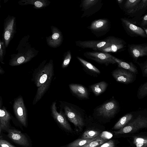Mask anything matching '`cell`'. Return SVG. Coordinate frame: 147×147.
Returning a JSON list of instances; mask_svg holds the SVG:
<instances>
[{
  "label": "cell",
  "mask_w": 147,
  "mask_h": 147,
  "mask_svg": "<svg viewBox=\"0 0 147 147\" xmlns=\"http://www.w3.org/2000/svg\"><path fill=\"white\" fill-rule=\"evenodd\" d=\"M47 62L46 60L43 61L32 74V80L37 88L32 102L33 105L40 100L48 91L54 76L53 61L50 59Z\"/></svg>",
  "instance_id": "1"
},
{
  "label": "cell",
  "mask_w": 147,
  "mask_h": 147,
  "mask_svg": "<svg viewBox=\"0 0 147 147\" xmlns=\"http://www.w3.org/2000/svg\"><path fill=\"white\" fill-rule=\"evenodd\" d=\"M30 36L23 37L16 49V53L11 55L9 64L11 66L19 65L31 61L36 56L39 51L31 47L29 41Z\"/></svg>",
  "instance_id": "2"
},
{
  "label": "cell",
  "mask_w": 147,
  "mask_h": 147,
  "mask_svg": "<svg viewBox=\"0 0 147 147\" xmlns=\"http://www.w3.org/2000/svg\"><path fill=\"white\" fill-rule=\"evenodd\" d=\"M121 38L113 36H108L103 40H78L76 41V45L83 49H90L94 51H100L107 48Z\"/></svg>",
  "instance_id": "3"
},
{
  "label": "cell",
  "mask_w": 147,
  "mask_h": 147,
  "mask_svg": "<svg viewBox=\"0 0 147 147\" xmlns=\"http://www.w3.org/2000/svg\"><path fill=\"white\" fill-rule=\"evenodd\" d=\"M16 33V18L9 15L4 20L2 40L7 48Z\"/></svg>",
  "instance_id": "4"
},
{
  "label": "cell",
  "mask_w": 147,
  "mask_h": 147,
  "mask_svg": "<svg viewBox=\"0 0 147 147\" xmlns=\"http://www.w3.org/2000/svg\"><path fill=\"white\" fill-rule=\"evenodd\" d=\"M61 107L64 111L65 115L74 125L82 129L84 125L83 119L80 113L73 107L62 102Z\"/></svg>",
  "instance_id": "5"
},
{
  "label": "cell",
  "mask_w": 147,
  "mask_h": 147,
  "mask_svg": "<svg viewBox=\"0 0 147 147\" xmlns=\"http://www.w3.org/2000/svg\"><path fill=\"white\" fill-rule=\"evenodd\" d=\"M147 127V118L139 115L133 121L128 123L122 128L113 132L115 135L132 133Z\"/></svg>",
  "instance_id": "6"
},
{
  "label": "cell",
  "mask_w": 147,
  "mask_h": 147,
  "mask_svg": "<svg viewBox=\"0 0 147 147\" xmlns=\"http://www.w3.org/2000/svg\"><path fill=\"white\" fill-rule=\"evenodd\" d=\"M13 108L18 120L24 127L27 125V111L22 96H20L14 100Z\"/></svg>",
  "instance_id": "7"
},
{
  "label": "cell",
  "mask_w": 147,
  "mask_h": 147,
  "mask_svg": "<svg viewBox=\"0 0 147 147\" xmlns=\"http://www.w3.org/2000/svg\"><path fill=\"white\" fill-rule=\"evenodd\" d=\"M84 55L86 58L106 66L110 64H115L116 62L113 59V55L109 53L102 52H86Z\"/></svg>",
  "instance_id": "8"
},
{
  "label": "cell",
  "mask_w": 147,
  "mask_h": 147,
  "mask_svg": "<svg viewBox=\"0 0 147 147\" xmlns=\"http://www.w3.org/2000/svg\"><path fill=\"white\" fill-rule=\"evenodd\" d=\"M121 20L124 29L130 36L147 38V35L144 29L136 25L132 20L126 18H122Z\"/></svg>",
  "instance_id": "9"
},
{
  "label": "cell",
  "mask_w": 147,
  "mask_h": 147,
  "mask_svg": "<svg viewBox=\"0 0 147 147\" xmlns=\"http://www.w3.org/2000/svg\"><path fill=\"white\" fill-rule=\"evenodd\" d=\"M118 107L115 100H110L104 103L97 109V115L106 118L111 117L116 113Z\"/></svg>",
  "instance_id": "10"
},
{
  "label": "cell",
  "mask_w": 147,
  "mask_h": 147,
  "mask_svg": "<svg viewBox=\"0 0 147 147\" xmlns=\"http://www.w3.org/2000/svg\"><path fill=\"white\" fill-rule=\"evenodd\" d=\"M56 105V102L54 101L52 103L51 106V113L53 117L63 128L69 131H72V129L64 114L61 110L59 113L57 111Z\"/></svg>",
  "instance_id": "11"
},
{
  "label": "cell",
  "mask_w": 147,
  "mask_h": 147,
  "mask_svg": "<svg viewBox=\"0 0 147 147\" xmlns=\"http://www.w3.org/2000/svg\"><path fill=\"white\" fill-rule=\"evenodd\" d=\"M52 34L46 37V40L48 45L52 48H57L62 44L63 37L60 30L57 27L51 26V27Z\"/></svg>",
  "instance_id": "12"
},
{
  "label": "cell",
  "mask_w": 147,
  "mask_h": 147,
  "mask_svg": "<svg viewBox=\"0 0 147 147\" xmlns=\"http://www.w3.org/2000/svg\"><path fill=\"white\" fill-rule=\"evenodd\" d=\"M110 27L109 21L107 19H101L93 21L88 27L94 34H97L103 32L105 34L108 31Z\"/></svg>",
  "instance_id": "13"
},
{
  "label": "cell",
  "mask_w": 147,
  "mask_h": 147,
  "mask_svg": "<svg viewBox=\"0 0 147 147\" xmlns=\"http://www.w3.org/2000/svg\"><path fill=\"white\" fill-rule=\"evenodd\" d=\"M128 46L129 54L135 60L140 57L147 56V44H129Z\"/></svg>",
  "instance_id": "14"
},
{
  "label": "cell",
  "mask_w": 147,
  "mask_h": 147,
  "mask_svg": "<svg viewBox=\"0 0 147 147\" xmlns=\"http://www.w3.org/2000/svg\"><path fill=\"white\" fill-rule=\"evenodd\" d=\"M131 72L127 70L120 69L114 70L112 74L117 82L126 84L131 82L133 80L134 76Z\"/></svg>",
  "instance_id": "15"
},
{
  "label": "cell",
  "mask_w": 147,
  "mask_h": 147,
  "mask_svg": "<svg viewBox=\"0 0 147 147\" xmlns=\"http://www.w3.org/2000/svg\"><path fill=\"white\" fill-rule=\"evenodd\" d=\"M8 136L13 142L19 145L24 146H28L29 145L27 137L19 131L15 129H9Z\"/></svg>",
  "instance_id": "16"
},
{
  "label": "cell",
  "mask_w": 147,
  "mask_h": 147,
  "mask_svg": "<svg viewBox=\"0 0 147 147\" xmlns=\"http://www.w3.org/2000/svg\"><path fill=\"white\" fill-rule=\"evenodd\" d=\"M11 117L5 107L0 105V132L2 130L7 129Z\"/></svg>",
  "instance_id": "17"
},
{
  "label": "cell",
  "mask_w": 147,
  "mask_h": 147,
  "mask_svg": "<svg viewBox=\"0 0 147 147\" xmlns=\"http://www.w3.org/2000/svg\"><path fill=\"white\" fill-rule=\"evenodd\" d=\"M69 87L71 91L79 98L83 99L88 98V92L84 86L79 84H71L69 85Z\"/></svg>",
  "instance_id": "18"
},
{
  "label": "cell",
  "mask_w": 147,
  "mask_h": 147,
  "mask_svg": "<svg viewBox=\"0 0 147 147\" xmlns=\"http://www.w3.org/2000/svg\"><path fill=\"white\" fill-rule=\"evenodd\" d=\"M18 3L21 5H32L34 8L40 9L49 5L51 2L47 0H21Z\"/></svg>",
  "instance_id": "19"
},
{
  "label": "cell",
  "mask_w": 147,
  "mask_h": 147,
  "mask_svg": "<svg viewBox=\"0 0 147 147\" xmlns=\"http://www.w3.org/2000/svg\"><path fill=\"white\" fill-rule=\"evenodd\" d=\"M126 47V43L123 40L121 39L109 47L101 49L99 51L107 53L110 52L116 53L124 50Z\"/></svg>",
  "instance_id": "20"
},
{
  "label": "cell",
  "mask_w": 147,
  "mask_h": 147,
  "mask_svg": "<svg viewBox=\"0 0 147 147\" xmlns=\"http://www.w3.org/2000/svg\"><path fill=\"white\" fill-rule=\"evenodd\" d=\"M147 9V0H141V1L134 9L127 14L131 16L138 17L143 14Z\"/></svg>",
  "instance_id": "21"
},
{
  "label": "cell",
  "mask_w": 147,
  "mask_h": 147,
  "mask_svg": "<svg viewBox=\"0 0 147 147\" xmlns=\"http://www.w3.org/2000/svg\"><path fill=\"white\" fill-rule=\"evenodd\" d=\"M108 84L104 81L93 84L90 86L92 92L96 96L104 92L107 89Z\"/></svg>",
  "instance_id": "22"
},
{
  "label": "cell",
  "mask_w": 147,
  "mask_h": 147,
  "mask_svg": "<svg viewBox=\"0 0 147 147\" xmlns=\"http://www.w3.org/2000/svg\"><path fill=\"white\" fill-rule=\"evenodd\" d=\"M112 58L118 64V66L119 67L134 73H136L137 72V69L132 63H128L123 61L113 56Z\"/></svg>",
  "instance_id": "23"
},
{
  "label": "cell",
  "mask_w": 147,
  "mask_h": 147,
  "mask_svg": "<svg viewBox=\"0 0 147 147\" xmlns=\"http://www.w3.org/2000/svg\"><path fill=\"white\" fill-rule=\"evenodd\" d=\"M132 117L131 114H128L122 117L115 125L112 129H120L127 124Z\"/></svg>",
  "instance_id": "24"
},
{
  "label": "cell",
  "mask_w": 147,
  "mask_h": 147,
  "mask_svg": "<svg viewBox=\"0 0 147 147\" xmlns=\"http://www.w3.org/2000/svg\"><path fill=\"white\" fill-rule=\"evenodd\" d=\"M141 0H127L125 2L123 9L127 14L137 7Z\"/></svg>",
  "instance_id": "25"
},
{
  "label": "cell",
  "mask_w": 147,
  "mask_h": 147,
  "mask_svg": "<svg viewBox=\"0 0 147 147\" xmlns=\"http://www.w3.org/2000/svg\"><path fill=\"white\" fill-rule=\"evenodd\" d=\"M77 58L84 67L87 70L94 73L100 74V70L91 63L80 57H77Z\"/></svg>",
  "instance_id": "26"
},
{
  "label": "cell",
  "mask_w": 147,
  "mask_h": 147,
  "mask_svg": "<svg viewBox=\"0 0 147 147\" xmlns=\"http://www.w3.org/2000/svg\"><path fill=\"white\" fill-rule=\"evenodd\" d=\"M97 137L91 139L82 138L77 139L68 144L67 147H82L95 140Z\"/></svg>",
  "instance_id": "27"
},
{
  "label": "cell",
  "mask_w": 147,
  "mask_h": 147,
  "mask_svg": "<svg viewBox=\"0 0 147 147\" xmlns=\"http://www.w3.org/2000/svg\"><path fill=\"white\" fill-rule=\"evenodd\" d=\"M97 130L91 129L85 131L82 134L81 138L85 139H91L98 137L100 134Z\"/></svg>",
  "instance_id": "28"
},
{
  "label": "cell",
  "mask_w": 147,
  "mask_h": 147,
  "mask_svg": "<svg viewBox=\"0 0 147 147\" xmlns=\"http://www.w3.org/2000/svg\"><path fill=\"white\" fill-rule=\"evenodd\" d=\"M98 0H85L81 3L82 11H84L90 10L91 8L100 3Z\"/></svg>",
  "instance_id": "29"
},
{
  "label": "cell",
  "mask_w": 147,
  "mask_h": 147,
  "mask_svg": "<svg viewBox=\"0 0 147 147\" xmlns=\"http://www.w3.org/2000/svg\"><path fill=\"white\" fill-rule=\"evenodd\" d=\"M133 143L136 147H147V139L146 138L135 137Z\"/></svg>",
  "instance_id": "30"
},
{
  "label": "cell",
  "mask_w": 147,
  "mask_h": 147,
  "mask_svg": "<svg viewBox=\"0 0 147 147\" xmlns=\"http://www.w3.org/2000/svg\"><path fill=\"white\" fill-rule=\"evenodd\" d=\"M107 141L101 138L99 136L95 140L82 147H99Z\"/></svg>",
  "instance_id": "31"
},
{
  "label": "cell",
  "mask_w": 147,
  "mask_h": 147,
  "mask_svg": "<svg viewBox=\"0 0 147 147\" xmlns=\"http://www.w3.org/2000/svg\"><path fill=\"white\" fill-rule=\"evenodd\" d=\"M71 58V52L70 50L67 51L64 56V59L62 64L63 68L67 67L68 65Z\"/></svg>",
  "instance_id": "32"
},
{
  "label": "cell",
  "mask_w": 147,
  "mask_h": 147,
  "mask_svg": "<svg viewBox=\"0 0 147 147\" xmlns=\"http://www.w3.org/2000/svg\"><path fill=\"white\" fill-rule=\"evenodd\" d=\"M6 47L4 42L2 40H0V61L2 64H4L3 62L4 56L6 53Z\"/></svg>",
  "instance_id": "33"
},
{
  "label": "cell",
  "mask_w": 147,
  "mask_h": 147,
  "mask_svg": "<svg viewBox=\"0 0 147 147\" xmlns=\"http://www.w3.org/2000/svg\"><path fill=\"white\" fill-rule=\"evenodd\" d=\"M138 93L140 97H144L147 95V82L140 87L139 89Z\"/></svg>",
  "instance_id": "34"
},
{
  "label": "cell",
  "mask_w": 147,
  "mask_h": 147,
  "mask_svg": "<svg viewBox=\"0 0 147 147\" xmlns=\"http://www.w3.org/2000/svg\"><path fill=\"white\" fill-rule=\"evenodd\" d=\"M113 136L111 133L107 131H104L100 134L99 137L104 140H107L111 138Z\"/></svg>",
  "instance_id": "35"
},
{
  "label": "cell",
  "mask_w": 147,
  "mask_h": 147,
  "mask_svg": "<svg viewBox=\"0 0 147 147\" xmlns=\"http://www.w3.org/2000/svg\"><path fill=\"white\" fill-rule=\"evenodd\" d=\"M140 25L143 28H147V14L142 17L140 21Z\"/></svg>",
  "instance_id": "36"
},
{
  "label": "cell",
  "mask_w": 147,
  "mask_h": 147,
  "mask_svg": "<svg viewBox=\"0 0 147 147\" xmlns=\"http://www.w3.org/2000/svg\"><path fill=\"white\" fill-rule=\"evenodd\" d=\"M115 144L114 141L110 140L100 145L99 147H115Z\"/></svg>",
  "instance_id": "37"
},
{
  "label": "cell",
  "mask_w": 147,
  "mask_h": 147,
  "mask_svg": "<svg viewBox=\"0 0 147 147\" xmlns=\"http://www.w3.org/2000/svg\"><path fill=\"white\" fill-rule=\"evenodd\" d=\"M0 147H16L7 141L3 139L0 140Z\"/></svg>",
  "instance_id": "38"
},
{
  "label": "cell",
  "mask_w": 147,
  "mask_h": 147,
  "mask_svg": "<svg viewBox=\"0 0 147 147\" xmlns=\"http://www.w3.org/2000/svg\"><path fill=\"white\" fill-rule=\"evenodd\" d=\"M5 73V71L1 67V66H0V74H3Z\"/></svg>",
  "instance_id": "39"
},
{
  "label": "cell",
  "mask_w": 147,
  "mask_h": 147,
  "mask_svg": "<svg viewBox=\"0 0 147 147\" xmlns=\"http://www.w3.org/2000/svg\"><path fill=\"white\" fill-rule=\"evenodd\" d=\"M144 72L147 75V65H145L144 69Z\"/></svg>",
  "instance_id": "40"
},
{
  "label": "cell",
  "mask_w": 147,
  "mask_h": 147,
  "mask_svg": "<svg viewBox=\"0 0 147 147\" xmlns=\"http://www.w3.org/2000/svg\"><path fill=\"white\" fill-rule=\"evenodd\" d=\"M117 1H118V3L119 4H121L123 2V0H117Z\"/></svg>",
  "instance_id": "41"
},
{
  "label": "cell",
  "mask_w": 147,
  "mask_h": 147,
  "mask_svg": "<svg viewBox=\"0 0 147 147\" xmlns=\"http://www.w3.org/2000/svg\"><path fill=\"white\" fill-rule=\"evenodd\" d=\"M143 28L145 32L147 35V28Z\"/></svg>",
  "instance_id": "42"
},
{
  "label": "cell",
  "mask_w": 147,
  "mask_h": 147,
  "mask_svg": "<svg viewBox=\"0 0 147 147\" xmlns=\"http://www.w3.org/2000/svg\"><path fill=\"white\" fill-rule=\"evenodd\" d=\"M147 65V61L146 62V64H145V65Z\"/></svg>",
  "instance_id": "43"
}]
</instances>
